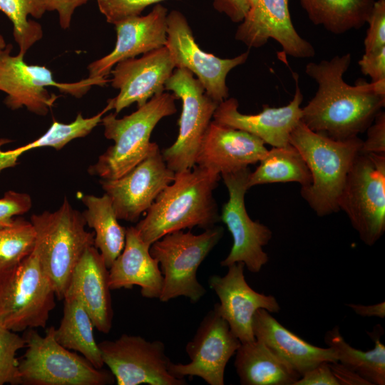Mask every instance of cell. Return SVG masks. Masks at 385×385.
Segmentation results:
<instances>
[{
  "mask_svg": "<svg viewBox=\"0 0 385 385\" xmlns=\"http://www.w3.org/2000/svg\"><path fill=\"white\" fill-rule=\"evenodd\" d=\"M63 299V317L59 327L54 328L56 340L65 348L80 353L96 368H103L104 364L89 314L78 299Z\"/></svg>",
  "mask_w": 385,
  "mask_h": 385,
  "instance_id": "29",
  "label": "cell"
},
{
  "mask_svg": "<svg viewBox=\"0 0 385 385\" xmlns=\"http://www.w3.org/2000/svg\"><path fill=\"white\" fill-rule=\"evenodd\" d=\"M51 326L41 336L35 329L24 331L26 350L19 360L24 385H108L110 371L96 368L81 354L71 351L55 339Z\"/></svg>",
  "mask_w": 385,
  "mask_h": 385,
  "instance_id": "6",
  "label": "cell"
},
{
  "mask_svg": "<svg viewBox=\"0 0 385 385\" xmlns=\"http://www.w3.org/2000/svg\"><path fill=\"white\" fill-rule=\"evenodd\" d=\"M367 23L364 44L365 53H370L385 46V0L374 1Z\"/></svg>",
  "mask_w": 385,
  "mask_h": 385,
  "instance_id": "36",
  "label": "cell"
},
{
  "mask_svg": "<svg viewBox=\"0 0 385 385\" xmlns=\"http://www.w3.org/2000/svg\"><path fill=\"white\" fill-rule=\"evenodd\" d=\"M289 0H259L238 26L235 38L249 48L264 46L270 38L281 45L283 52L295 58L315 55L313 46L294 29L289 11Z\"/></svg>",
  "mask_w": 385,
  "mask_h": 385,
  "instance_id": "20",
  "label": "cell"
},
{
  "mask_svg": "<svg viewBox=\"0 0 385 385\" xmlns=\"http://www.w3.org/2000/svg\"><path fill=\"white\" fill-rule=\"evenodd\" d=\"M293 385H339L329 362L324 361L304 373Z\"/></svg>",
  "mask_w": 385,
  "mask_h": 385,
  "instance_id": "40",
  "label": "cell"
},
{
  "mask_svg": "<svg viewBox=\"0 0 385 385\" xmlns=\"http://www.w3.org/2000/svg\"><path fill=\"white\" fill-rule=\"evenodd\" d=\"M175 66L169 50L165 46L118 62L111 73L112 86L119 90L115 98L108 100L117 115L134 103L138 108L165 91V85Z\"/></svg>",
  "mask_w": 385,
  "mask_h": 385,
  "instance_id": "17",
  "label": "cell"
},
{
  "mask_svg": "<svg viewBox=\"0 0 385 385\" xmlns=\"http://www.w3.org/2000/svg\"><path fill=\"white\" fill-rule=\"evenodd\" d=\"M295 92L289 104L282 107L264 105L257 114H243L238 110L239 103L234 98L218 103L213 114L215 122L225 126L249 133L265 144L282 147L289 144V135L301 121L302 111L300 105L303 94L299 86V76L293 73Z\"/></svg>",
  "mask_w": 385,
  "mask_h": 385,
  "instance_id": "19",
  "label": "cell"
},
{
  "mask_svg": "<svg viewBox=\"0 0 385 385\" xmlns=\"http://www.w3.org/2000/svg\"><path fill=\"white\" fill-rule=\"evenodd\" d=\"M6 46L3 36L0 35V49L4 48Z\"/></svg>",
  "mask_w": 385,
  "mask_h": 385,
  "instance_id": "46",
  "label": "cell"
},
{
  "mask_svg": "<svg viewBox=\"0 0 385 385\" xmlns=\"http://www.w3.org/2000/svg\"><path fill=\"white\" fill-rule=\"evenodd\" d=\"M259 138L210 122L198 148L195 164L220 175L259 163L268 150Z\"/></svg>",
  "mask_w": 385,
  "mask_h": 385,
  "instance_id": "22",
  "label": "cell"
},
{
  "mask_svg": "<svg viewBox=\"0 0 385 385\" xmlns=\"http://www.w3.org/2000/svg\"><path fill=\"white\" fill-rule=\"evenodd\" d=\"M245 265L237 262L228 266L225 275H212L208 284L217 295L220 302L215 304L219 314L228 323L230 330L241 343L255 340L252 319L259 309L277 313L280 306L272 295L254 290L247 282Z\"/></svg>",
  "mask_w": 385,
  "mask_h": 385,
  "instance_id": "18",
  "label": "cell"
},
{
  "mask_svg": "<svg viewBox=\"0 0 385 385\" xmlns=\"http://www.w3.org/2000/svg\"><path fill=\"white\" fill-rule=\"evenodd\" d=\"M349 53L319 63H308L305 73L318 85L314 96L302 108L301 121L310 130L334 140L358 136L371 124L385 105V80L354 86L344 80Z\"/></svg>",
  "mask_w": 385,
  "mask_h": 385,
  "instance_id": "1",
  "label": "cell"
},
{
  "mask_svg": "<svg viewBox=\"0 0 385 385\" xmlns=\"http://www.w3.org/2000/svg\"><path fill=\"white\" fill-rule=\"evenodd\" d=\"M356 314L361 317H377L381 319L385 317V302L383 301L372 305H364L350 303L346 304Z\"/></svg>",
  "mask_w": 385,
  "mask_h": 385,
  "instance_id": "44",
  "label": "cell"
},
{
  "mask_svg": "<svg viewBox=\"0 0 385 385\" xmlns=\"http://www.w3.org/2000/svg\"><path fill=\"white\" fill-rule=\"evenodd\" d=\"M150 247L135 227L126 228L124 247L108 269L111 290L131 289L136 285L143 297L159 299L163 277L158 261L150 255Z\"/></svg>",
  "mask_w": 385,
  "mask_h": 385,
  "instance_id": "25",
  "label": "cell"
},
{
  "mask_svg": "<svg viewBox=\"0 0 385 385\" xmlns=\"http://www.w3.org/2000/svg\"><path fill=\"white\" fill-rule=\"evenodd\" d=\"M0 11L13 24V35L19 47V53L25 55L27 51L43 37L41 26L29 20L31 16L40 19L46 11L43 0H0Z\"/></svg>",
  "mask_w": 385,
  "mask_h": 385,
  "instance_id": "32",
  "label": "cell"
},
{
  "mask_svg": "<svg viewBox=\"0 0 385 385\" xmlns=\"http://www.w3.org/2000/svg\"><path fill=\"white\" fill-rule=\"evenodd\" d=\"M250 172L247 188L262 184L295 182L304 188L310 185L309 168L299 151L290 143L282 147H272Z\"/></svg>",
  "mask_w": 385,
  "mask_h": 385,
  "instance_id": "31",
  "label": "cell"
},
{
  "mask_svg": "<svg viewBox=\"0 0 385 385\" xmlns=\"http://www.w3.org/2000/svg\"><path fill=\"white\" fill-rule=\"evenodd\" d=\"M329 364L339 385H370L359 374L339 361L329 362Z\"/></svg>",
  "mask_w": 385,
  "mask_h": 385,
  "instance_id": "43",
  "label": "cell"
},
{
  "mask_svg": "<svg viewBox=\"0 0 385 385\" xmlns=\"http://www.w3.org/2000/svg\"><path fill=\"white\" fill-rule=\"evenodd\" d=\"M240 344L214 305L185 346L190 362L171 361L169 371L178 378L197 376L210 385H223L226 365Z\"/></svg>",
  "mask_w": 385,
  "mask_h": 385,
  "instance_id": "16",
  "label": "cell"
},
{
  "mask_svg": "<svg viewBox=\"0 0 385 385\" xmlns=\"http://www.w3.org/2000/svg\"><path fill=\"white\" fill-rule=\"evenodd\" d=\"M361 71L369 76L372 82L385 80V46L370 53H364L358 62Z\"/></svg>",
  "mask_w": 385,
  "mask_h": 385,
  "instance_id": "39",
  "label": "cell"
},
{
  "mask_svg": "<svg viewBox=\"0 0 385 385\" xmlns=\"http://www.w3.org/2000/svg\"><path fill=\"white\" fill-rule=\"evenodd\" d=\"M366 130L367 138L360 152L385 155V113L380 111Z\"/></svg>",
  "mask_w": 385,
  "mask_h": 385,
  "instance_id": "38",
  "label": "cell"
},
{
  "mask_svg": "<svg viewBox=\"0 0 385 385\" xmlns=\"http://www.w3.org/2000/svg\"><path fill=\"white\" fill-rule=\"evenodd\" d=\"M167 16L168 9L157 4L145 16H131L116 23V42L113 50L88 65V77L106 78L118 62L165 46Z\"/></svg>",
  "mask_w": 385,
  "mask_h": 385,
  "instance_id": "21",
  "label": "cell"
},
{
  "mask_svg": "<svg viewBox=\"0 0 385 385\" xmlns=\"http://www.w3.org/2000/svg\"><path fill=\"white\" fill-rule=\"evenodd\" d=\"M258 1L259 0H247L250 10H252L256 7V6L257 5Z\"/></svg>",
  "mask_w": 385,
  "mask_h": 385,
  "instance_id": "45",
  "label": "cell"
},
{
  "mask_svg": "<svg viewBox=\"0 0 385 385\" xmlns=\"http://www.w3.org/2000/svg\"><path fill=\"white\" fill-rule=\"evenodd\" d=\"M173 93H162L152 97L128 115L118 118L109 113L101 119L104 135L113 140L110 146L88 172L101 179L118 178L140 162L147 155L152 142L151 133L163 118L173 115L177 108Z\"/></svg>",
  "mask_w": 385,
  "mask_h": 385,
  "instance_id": "5",
  "label": "cell"
},
{
  "mask_svg": "<svg viewBox=\"0 0 385 385\" xmlns=\"http://www.w3.org/2000/svg\"><path fill=\"white\" fill-rule=\"evenodd\" d=\"M250 172L247 167L220 175L228 190L229 200L222 206L220 217L232 237L230 252L220 265L228 267L242 262L250 272L257 273L269 261L264 247L272 239V232L264 224L252 220L247 212L245 195L249 190Z\"/></svg>",
  "mask_w": 385,
  "mask_h": 385,
  "instance_id": "13",
  "label": "cell"
},
{
  "mask_svg": "<svg viewBox=\"0 0 385 385\" xmlns=\"http://www.w3.org/2000/svg\"><path fill=\"white\" fill-rule=\"evenodd\" d=\"M367 333L374 342V347L366 351L349 344L341 335L338 326L326 333L324 341L335 351L339 363L359 374L370 385H384L385 346L380 339L383 328L378 324L371 332Z\"/></svg>",
  "mask_w": 385,
  "mask_h": 385,
  "instance_id": "28",
  "label": "cell"
},
{
  "mask_svg": "<svg viewBox=\"0 0 385 385\" xmlns=\"http://www.w3.org/2000/svg\"><path fill=\"white\" fill-rule=\"evenodd\" d=\"M109 285V270L94 246L87 248L75 267L64 297L78 299L89 314L93 326L110 332L113 310Z\"/></svg>",
  "mask_w": 385,
  "mask_h": 385,
  "instance_id": "23",
  "label": "cell"
},
{
  "mask_svg": "<svg viewBox=\"0 0 385 385\" xmlns=\"http://www.w3.org/2000/svg\"><path fill=\"white\" fill-rule=\"evenodd\" d=\"M36 232L31 221L14 217L7 226L0 227V272L21 262L34 251Z\"/></svg>",
  "mask_w": 385,
  "mask_h": 385,
  "instance_id": "33",
  "label": "cell"
},
{
  "mask_svg": "<svg viewBox=\"0 0 385 385\" xmlns=\"http://www.w3.org/2000/svg\"><path fill=\"white\" fill-rule=\"evenodd\" d=\"M36 232L33 253L50 279L58 299H63L72 272L85 250L93 246L94 233L88 232L83 214L66 197L54 212L33 214Z\"/></svg>",
  "mask_w": 385,
  "mask_h": 385,
  "instance_id": "4",
  "label": "cell"
},
{
  "mask_svg": "<svg viewBox=\"0 0 385 385\" xmlns=\"http://www.w3.org/2000/svg\"><path fill=\"white\" fill-rule=\"evenodd\" d=\"M234 364L242 385H293L301 376L257 339L241 343Z\"/></svg>",
  "mask_w": 385,
  "mask_h": 385,
  "instance_id": "26",
  "label": "cell"
},
{
  "mask_svg": "<svg viewBox=\"0 0 385 385\" xmlns=\"http://www.w3.org/2000/svg\"><path fill=\"white\" fill-rule=\"evenodd\" d=\"M31 207L32 200L29 194L6 191L0 198V227L9 225L14 216L27 212Z\"/></svg>",
  "mask_w": 385,
  "mask_h": 385,
  "instance_id": "37",
  "label": "cell"
},
{
  "mask_svg": "<svg viewBox=\"0 0 385 385\" xmlns=\"http://www.w3.org/2000/svg\"><path fill=\"white\" fill-rule=\"evenodd\" d=\"M182 101L179 132L175 143L165 148L163 158L175 173L195 165L196 155L218 103L205 92L200 82L187 69L176 68L165 85Z\"/></svg>",
  "mask_w": 385,
  "mask_h": 385,
  "instance_id": "11",
  "label": "cell"
},
{
  "mask_svg": "<svg viewBox=\"0 0 385 385\" xmlns=\"http://www.w3.org/2000/svg\"><path fill=\"white\" fill-rule=\"evenodd\" d=\"M223 234L220 226L206 229L199 235L178 230L150 245V255L160 265L163 277L161 302L183 296L195 303L205 294L207 290L198 282L197 271Z\"/></svg>",
  "mask_w": 385,
  "mask_h": 385,
  "instance_id": "7",
  "label": "cell"
},
{
  "mask_svg": "<svg viewBox=\"0 0 385 385\" xmlns=\"http://www.w3.org/2000/svg\"><path fill=\"white\" fill-rule=\"evenodd\" d=\"M175 178L166 165L158 145L152 142L145 157L118 178L101 179L118 220L137 222L157 196Z\"/></svg>",
  "mask_w": 385,
  "mask_h": 385,
  "instance_id": "14",
  "label": "cell"
},
{
  "mask_svg": "<svg viewBox=\"0 0 385 385\" xmlns=\"http://www.w3.org/2000/svg\"><path fill=\"white\" fill-rule=\"evenodd\" d=\"M86 207L83 216L86 225L94 230L93 246L103 257L109 269L122 252L125 242L126 228L121 226L109 197L82 195Z\"/></svg>",
  "mask_w": 385,
  "mask_h": 385,
  "instance_id": "27",
  "label": "cell"
},
{
  "mask_svg": "<svg viewBox=\"0 0 385 385\" xmlns=\"http://www.w3.org/2000/svg\"><path fill=\"white\" fill-rule=\"evenodd\" d=\"M220 178L197 165L175 173L173 181L160 192L135 226L143 241L150 246L172 232L215 226L220 217L213 190Z\"/></svg>",
  "mask_w": 385,
  "mask_h": 385,
  "instance_id": "2",
  "label": "cell"
},
{
  "mask_svg": "<svg viewBox=\"0 0 385 385\" xmlns=\"http://www.w3.org/2000/svg\"><path fill=\"white\" fill-rule=\"evenodd\" d=\"M309 20L334 34L367 23L374 0H299Z\"/></svg>",
  "mask_w": 385,
  "mask_h": 385,
  "instance_id": "30",
  "label": "cell"
},
{
  "mask_svg": "<svg viewBox=\"0 0 385 385\" xmlns=\"http://www.w3.org/2000/svg\"><path fill=\"white\" fill-rule=\"evenodd\" d=\"M255 339L264 343L300 376L319 364L338 361L335 351L304 340L281 324L268 311L259 309L252 319Z\"/></svg>",
  "mask_w": 385,
  "mask_h": 385,
  "instance_id": "24",
  "label": "cell"
},
{
  "mask_svg": "<svg viewBox=\"0 0 385 385\" xmlns=\"http://www.w3.org/2000/svg\"><path fill=\"white\" fill-rule=\"evenodd\" d=\"M25 346L23 336L0 325V385L21 384L16 354Z\"/></svg>",
  "mask_w": 385,
  "mask_h": 385,
  "instance_id": "34",
  "label": "cell"
},
{
  "mask_svg": "<svg viewBox=\"0 0 385 385\" xmlns=\"http://www.w3.org/2000/svg\"><path fill=\"white\" fill-rule=\"evenodd\" d=\"M361 240L374 245L385 231V155L356 156L339 200Z\"/></svg>",
  "mask_w": 385,
  "mask_h": 385,
  "instance_id": "9",
  "label": "cell"
},
{
  "mask_svg": "<svg viewBox=\"0 0 385 385\" xmlns=\"http://www.w3.org/2000/svg\"><path fill=\"white\" fill-rule=\"evenodd\" d=\"M12 46L0 49V91L6 96V106L16 110L26 107L28 111L45 115L58 98L46 87H56L60 92L81 98L93 86H103L108 80L86 78L75 83H59L53 79L51 71L43 66L29 65L24 55H11Z\"/></svg>",
  "mask_w": 385,
  "mask_h": 385,
  "instance_id": "10",
  "label": "cell"
},
{
  "mask_svg": "<svg viewBox=\"0 0 385 385\" xmlns=\"http://www.w3.org/2000/svg\"><path fill=\"white\" fill-rule=\"evenodd\" d=\"M103 364L118 385H186L185 378L169 371L171 363L165 344L148 341L140 336L122 334L115 340L98 344Z\"/></svg>",
  "mask_w": 385,
  "mask_h": 385,
  "instance_id": "12",
  "label": "cell"
},
{
  "mask_svg": "<svg viewBox=\"0 0 385 385\" xmlns=\"http://www.w3.org/2000/svg\"><path fill=\"white\" fill-rule=\"evenodd\" d=\"M165 46L174 61L175 68H185L196 76L206 93L220 103L227 99L229 90L226 78L234 68L243 64L249 51L232 58H220L202 51L196 43L185 16L173 10L167 16Z\"/></svg>",
  "mask_w": 385,
  "mask_h": 385,
  "instance_id": "15",
  "label": "cell"
},
{
  "mask_svg": "<svg viewBox=\"0 0 385 385\" xmlns=\"http://www.w3.org/2000/svg\"><path fill=\"white\" fill-rule=\"evenodd\" d=\"M56 297L50 279L32 252L16 266L0 272V325L16 332L45 328Z\"/></svg>",
  "mask_w": 385,
  "mask_h": 385,
  "instance_id": "8",
  "label": "cell"
},
{
  "mask_svg": "<svg viewBox=\"0 0 385 385\" xmlns=\"http://www.w3.org/2000/svg\"><path fill=\"white\" fill-rule=\"evenodd\" d=\"M362 142L358 136L332 139L310 130L302 121L290 133L289 143L301 154L312 177L310 185L301 188V195L318 216L339 210V197Z\"/></svg>",
  "mask_w": 385,
  "mask_h": 385,
  "instance_id": "3",
  "label": "cell"
},
{
  "mask_svg": "<svg viewBox=\"0 0 385 385\" xmlns=\"http://www.w3.org/2000/svg\"><path fill=\"white\" fill-rule=\"evenodd\" d=\"M213 6L235 23H241L250 10L247 0H213Z\"/></svg>",
  "mask_w": 385,
  "mask_h": 385,
  "instance_id": "42",
  "label": "cell"
},
{
  "mask_svg": "<svg viewBox=\"0 0 385 385\" xmlns=\"http://www.w3.org/2000/svg\"><path fill=\"white\" fill-rule=\"evenodd\" d=\"M165 0H97L101 13L106 21L115 24L128 17L140 15L148 6Z\"/></svg>",
  "mask_w": 385,
  "mask_h": 385,
  "instance_id": "35",
  "label": "cell"
},
{
  "mask_svg": "<svg viewBox=\"0 0 385 385\" xmlns=\"http://www.w3.org/2000/svg\"><path fill=\"white\" fill-rule=\"evenodd\" d=\"M89 0H43L46 11H56L58 15L59 24L63 29H68L76 8Z\"/></svg>",
  "mask_w": 385,
  "mask_h": 385,
  "instance_id": "41",
  "label": "cell"
}]
</instances>
